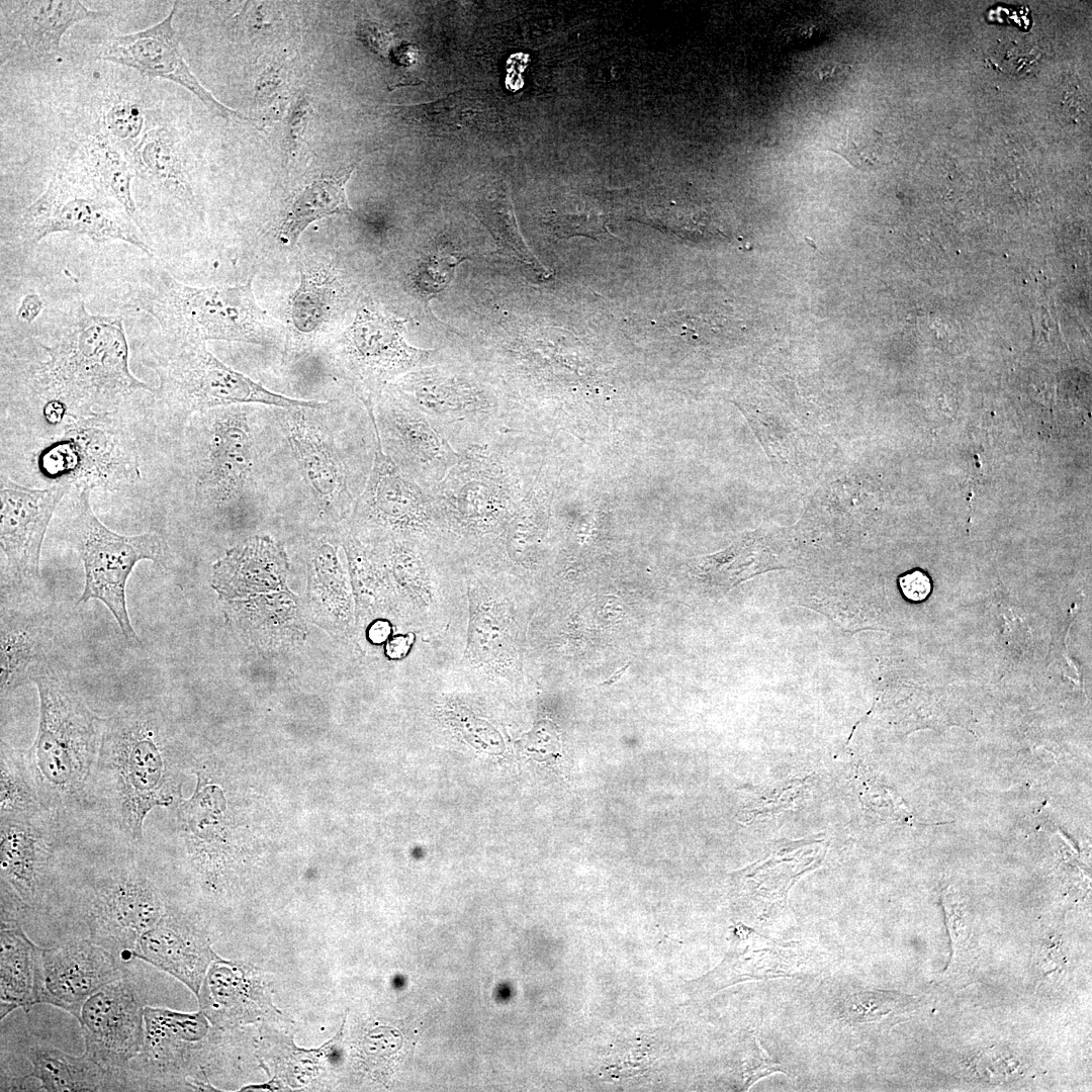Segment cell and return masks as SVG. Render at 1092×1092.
<instances>
[{"instance_id": "obj_1", "label": "cell", "mask_w": 1092, "mask_h": 1092, "mask_svg": "<svg viewBox=\"0 0 1092 1092\" xmlns=\"http://www.w3.org/2000/svg\"><path fill=\"white\" fill-rule=\"evenodd\" d=\"M43 349L47 359L30 365L26 375L53 422L113 414L133 393L154 391L129 369L122 317L92 314L83 300L72 307Z\"/></svg>"}, {"instance_id": "obj_2", "label": "cell", "mask_w": 1092, "mask_h": 1092, "mask_svg": "<svg viewBox=\"0 0 1092 1092\" xmlns=\"http://www.w3.org/2000/svg\"><path fill=\"white\" fill-rule=\"evenodd\" d=\"M179 793L159 713L129 706L103 719L90 803L128 843L143 840L148 813Z\"/></svg>"}, {"instance_id": "obj_3", "label": "cell", "mask_w": 1092, "mask_h": 1092, "mask_svg": "<svg viewBox=\"0 0 1092 1092\" xmlns=\"http://www.w3.org/2000/svg\"><path fill=\"white\" fill-rule=\"evenodd\" d=\"M33 684L39 720L25 756L43 807L61 817L90 804L103 719L92 712L59 665Z\"/></svg>"}, {"instance_id": "obj_4", "label": "cell", "mask_w": 1092, "mask_h": 1092, "mask_svg": "<svg viewBox=\"0 0 1092 1092\" xmlns=\"http://www.w3.org/2000/svg\"><path fill=\"white\" fill-rule=\"evenodd\" d=\"M128 305L150 314L176 343L208 340L278 346L281 326L259 306L252 280L230 286L194 287L157 264L146 266L128 294Z\"/></svg>"}, {"instance_id": "obj_5", "label": "cell", "mask_w": 1092, "mask_h": 1092, "mask_svg": "<svg viewBox=\"0 0 1092 1092\" xmlns=\"http://www.w3.org/2000/svg\"><path fill=\"white\" fill-rule=\"evenodd\" d=\"M66 906L87 937L124 962L173 907L159 867L131 851L95 862L71 888Z\"/></svg>"}, {"instance_id": "obj_6", "label": "cell", "mask_w": 1092, "mask_h": 1092, "mask_svg": "<svg viewBox=\"0 0 1092 1092\" xmlns=\"http://www.w3.org/2000/svg\"><path fill=\"white\" fill-rule=\"evenodd\" d=\"M90 489L80 490L70 520V540L84 567L85 583L80 603L98 600L110 611L121 634L132 645L141 643L126 607V583L142 560L162 563L166 543L155 532L124 536L108 529L90 506Z\"/></svg>"}, {"instance_id": "obj_7", "label": "cell", "mask_w": 1092, "mask_h": 1092, "mask_svg": "<svg viewBox=\"0 0 1092 1092\" xmlns=\"http://www.w3.org/2000/svg\"><path fill=\"white\" fill-rule=\"evenodd\" d=\"M19 237L28 247L56 233H71L96 243L121 241L153 256L149 238L86 173L77 178L64 170L52 176L46 190L23 211Z\"/></svg>"}, {"instance_id": "obj_8", "label": "cell", "mask_w": 1092, "mask_h": 1092, "mask_svg": "<svg viewBox=\"0 0 1092 1092\" xmlns=\"http://www.w3.org/2000/svg\"><path fill=\"white\" fill-rule=\"evenodd\" d=\"M157 369L158 396L177 416L240 403H261L285 410L320 408L323 402L295 399L273 392L229 367L205 342L179 343Z\"/></svg>"}, {"instance_id": "obj_9", "label": "cell", "mask_w": 1092, "mask_h": 1092, "mask_svg": "<svg viewBox=\"0 0 1092 1092\" xmlns=\"http://www.w3.org/2000/svg\"><path fill=\"white\" fill-rule=\"evenodd\" d=\"M47 475L80 490L119 489L140 476L133 444L113 414L72 421L39 456Z\"/></svg>"}, {"instance_id": "obj_10", "label": "cell", "mask_w": 1092, "mask_h": 1092, "mask_svg": "<svg viewBox=\"0 0 1092 1092\" xmlns=\"http://www.w3.org/2000/svg\"><path fill=\"white\" fill-rule=\"evenodd\" d=\"M47 809L0 816L1 888L19 898L33 916L48 915L59 890L58 819Z\"/></svg>"}, {"instance_id": "obj_11", "label": "cell", "mask_w": 1092, "mask_h": 1092, "mask_svg": "<svg viewBox=\"0 0 1092 1092\" xmlns=\"http://www.w3.org/2000/svg\"><path fill=\"white\" fill-rule=\"evenodd\" d=\"M70 487L60 481L47 488H29L1 478L0 547L5 556L6 585L27 588L39 580L43 538L57 506Z\"/></svg>"}, {"instance_id": "obj_12", "label": "cell", "mask_w": 1092, "mask_h": 1092, "mask_svg": "<svg viewBox=\"0 0 1092 1092\" xmlns=\"http://www.w3.org/2000/svg\"><path fill=\"white\" fill-rule=\"evenodd\" d=\"M128 972L122 959L89 937L39 946L36 1004L56 1006L79 1020L89 997Z\"/></svg>"}, {"instance_id": "obj_13", "label": "cell", "mask_w": 1092, "mask_h": 1092, "mask_svg": "<svg viewBox=\"0 0 1092 1092\" xmlns=\"http://www.w3.org/2000/svg\"><path fill=\"white\" fill-rule=\"evenodd\" d=\"M145 1000L130 971L84 1003L79 1023L85 1050L127 1083V1068L145 1037Z\"/></svg>"}, {"instance_id": "obj_14", "label": "cell", "mask_w": 1092, "mask_h": 1092, "mask_svg": "<svg viewBox=\"0 0 1092 1092\" xmlns=\"http://www.w3.org/2000/svg\"><path fill=\"white\" fill-rule=\"evenodd\" d=\"M203 1012L180 1013L145 1007V1037L127 1068L128 1091H164L174 1087L189 1059L191 1044L207 1033Z\"/></svg>"}, {"instance_id": "obj_15", "label": "cell", "mask_w": 1092, "mask_h": 1092, "mask_svg": "<svg viewBox=\"0 0 1092 1092\" xmlns=\"http://www.w3.org/2000/svg\"><path fill=\"white\" fill-rule=\"evenodd\" d=\"M176 9L175 4L162 21L147 29L111 38L101 51L100 58L133 68L144 76L167 79L183 86L216 116L247 120L240 112L219 102L192 73L172 24Z\"/></svg>"}, {"instance_id": "obj_16", "label": "cell", "mask_w": 1092, "mask_h": 1092, "mask_svg": "<svg viewBox=\"0 0 1092 1092\" xmlns=\"http://www.w3.org/2000/svg\"><path fill=\"white\" fill-rule=\"evenodd\" d=\"M404 323L363 309L346 333L345 364L370 388H378L427 357V351L414 348L404 341Z\"/></svg>"}, {"instance_id": "obj_17", "label": "cell", "mask_w": 1092, "mask_h": 1092, "mask_svg": "<svg viewBox=\"0 0 1092 1092\" xmlns=\"http://www.w3.org/2000/svg\"><path fill=\"white\" fill-rule=\"evenodd\" d=\"M253 467V440L245 413L223 410L208 429L206 452L199 464L196 495L223 505L243 490Z\"/></svg>"}, {"instance_id": "obj_18", "label": "cell", "mask_w": 1092, "mask_h": 1092, "mask_svg": "<svg viewBox=\"0 0 1092 1092\" xmlns=\"http://www.w3.org/2000/svg\"><path fill=\"white\" fill-rule=\"evenodd\" d=\"M132 958L177 978L198 996L207 968L217 957L205 932L172 907L141 936Z\"/></svg>"}, {"instance_id": "obj_19", "label": "cell", "mask_w": 1092, "mask_h": 1092, "mask_svg": "<svg viewBox=\"0 0 1092 1092\" xmlns=\"http://www.w3.org/2000/svg\"><path fill=\"white\" fill-rule=\"evenodd\" d=\"M372 470L357 504V511L380 525L414 529L425 525L431 507L412 476L383 452L377 432Z\"/></svg>"}, {"instance_id": "obj_20", "label": "cell", "mask_w": 1092, "mask_h": 1092, "mask_svg": "<svg viewBox=\"0 0 1092 1092\" xmlns=\"http://www.w3.org/2000/svg\"><path fill=\"white\" fill-rule=\"evenodd\" d=\"M0 630L2 697L58 665L53 632L43 617L2 606Z\"/></svg>"}, {"instance_id": "obj_21", "label": "cell", "mask_w": 1092, "mask_h": 1092, "mask_svg": "<svg viewBox=\"0 0 1092 1092\" xmlns=\"http://www.w3.org/2000/svg\"><path fill=\"white\" fill-rule=\"evenodd\" d=\"M31 1070L23 1077L1 1081L2 1091L25 1090L28 1078L40 1082L39 1088L49 1092L64 1091H127L125 1079L101 1064L84 1050L73 1056L56 1048L34 1044L24 1053Z\"/></svg>"}, {"instance_id": "obj_22", "label": "cell", "mask_w": 1092, "mask_h": 1092, "mask_svg": "<svg viewBox=\"0 0 1092 1092\" xmlns=\"http://www.w3.org/2000/svg\"><path fill=\"white\" fill-rule=\"evenodd\" d=\"M304 410H287L282 425L315 502L335 507L347 502L344 469L329 437Z\"/></svg>"}, {"instance_id": "obj_23", "label": "cell", "mask_w": 1092, "mask_h": 1092, "mask_svg": "<svg viewBox=\"0 0 1092 1092\" xmlns=\"http://www.w3.org/2000/svg\"><path fill=\"white\" fill-rule=\"evenodd\" d=\"M5 13V23L32 56L46 58L60 50L63 35L78 22L108 16L78 0L16 1Z\"/></svg>"}, {"instance_id": "obj_24", "label": "cell", "mask_w": 1092, "mask_h": 1092, "mask_svg": "<svg viewBox=\"0 0 1092 1092\" xmlns=\"http://www.w3.org/2000/svg\"><path fill=\"white\" fill-rule=\"evenodd\" d=\"M287 568L282 548L267 537H253L231 549L212 567L213 587L225 598L247 589L274 587Z\"/></svg>"}, {"instance_id": "obj_25", "label": "cell", "mask_w": 1092, "mask_h": 1092, "mask_svg": "<svg viewBox=\"0 0 1092 1092\" xmlns=\"http://www.w3.org/2000/svg\"><path fill=\"white\" fill-rule=\"evenodd\" d=\"M379 419L389 447L417 471L440 476L457 463L458 454L427 418L392 412Z\"/></svg>"}, {"instance_id": "obj_26", "label": "cell", "mask_w": 1092, "mask_h": 1092, "mask_svg": "<svg viewBox=\"0 0 1092 1092\" xmlns=\"http://www.w3.org/2000/svg\"><path fill=\"white\" fill-rule=\"evenodd\" d=\"M20 923L0 929V1019L15 1009L36 1004V945Z\"/></svg>"}, {"instance_id": "obj_27", "label": "cell", "mask_w": 1092, "mask_h": 1092, "mask_svg": "<svg viewBox=\"0 0 1092 1092\" xmlns=\"http://www.w3.org/2000/svg\"><path fill=\"white\" fill-rule=\"evenodd\" d=\"M130 162L135 175L158 190L182 202L194 203L195 196L179 147L166 127L148 129L132 149Z\"/></svg>"}, {"instance_id": "obj_28", "label": "cell", "mask_w": 1092, "mask_h": 1092, "mask_svg": "<svg viewBox=\"0 0 1092 1092\" xmlns=\"http://www.w3.org/2000/svg\"><path fill=\"white\" fill-rule=\"evenodd\" d=\"M355 168L356 164L341 176L322 177L299 189L279 229L281 239L293 245L313 221L333 214L352 213L346 185Z\"/></svg>"}, {"instance_id": "obj_29", "label": "cell", "mask_w": 1092, "mask_h": 1092, "mask_svg": "<svg viewBox=\"0 0 1092 1092\" xmlns=\"http://www.w3.org/2000/svg\"><path fill=\"white\" fill-rule=\"evenodd\" d=\"M104 133L87 138L81 150L84 168L96 185L146 232L131 192L135 172L130 159Z\"/></svg>"}, {"instance_id": "obj_30", "label": "cell", "mask_w": 1092, "mask_h": 1092, "mask_svg": "<svg viewBox=\"0 0 1092 1092\" xmlns=\"http://www.w3.org/2000/svg\"><path fill=\"white\" fill-rule=\"evenodd\" d=\"M472 210L489 230L502 253L526 263L542 276L548 274L530 252L520 234L510 194L504 183H493L474 201Z\"/></svg>"}, {"instance_id": "obj_31", "label": "cell", "mask_w": 1092, "mask_h": 1092, "mask_svg": "<svg viewBox=\"0 0 1092 1092\" xmlns=\"http://www.w3.org/2000/svg\"><path fill=\"white\" fill-rule=\"evenodd\" d=\"M732 943L720 968L713 973L719 980V988L747 979H761L788 973L791 958L789 949L755 933L754 951L743 947L739 938Z\"/></svg>"}, {"instance_id": "obj_32", "label": "cell", "mask_w": 1092, "mask_h": 1092, "mask_svg": "<svg viewBox=\"0 0 1092 1092\" xmlns=\"http://www.w3.org/2000/svg\"><path fill=\"white\" fill-rule=\"evenodd\" d=\"M44 809L25 753L1 739L0 816L30 815Z\"/></svg>"}, {"instance_id": "obj_33", "label": "cell", "mask_w": 1092, "mask_h": 1092, "mask_svg": "<svg viewBox=\"0 0 1092 1092\" xmlns=\"http://www.w3.org/2000/svg\"><path fill=\"white\" fill-rule=\"evenodd\" d=\"M474 101L466 92L457 91L435 102L397 107L408 122L440 135L468 127L479 112Z\"/></svg>"}, {"instance_id": "obj_34", "label": "cell", "mask_w": 1092, "mask_h": 1092, "mask_svg": "<svg viewBox=\"0 0 1092 1092\" xmlns=\"http://www.w3.org/2000/svg\"><path fill=\"white\" fill-rule=\"evenodd\" d=\"M335 290L330 279L312 277L301 272L299 286L289 307L293 328L302 336H310L328 318Z\"/></svg>"}, {"instance_id": "obj_35", "label": "cell", "mask_w": 1092, "mask_h": 1092, "mask_svg": "<svg viewBox=\"0 0 1092 1092\" xmlns=\"http://www.w3.org/2000/svg\"><path fill=\"white\" fill-rule=\"evenodd\" d=\"M448 498L464 520L483 521L502 514L500 487L489 480L479 478L464 481Z\"/></svg>"}, {"instance_id": "obj_36", "label": "cell", "mask_w": 1092, "mask_h": 1092, "mask_svg": "<svg viewBox=\"0 0 1092 1092\" xmlns=\"http://www.w3.org/2000/svg\"><path fill=\"white\" fill-rule=\"evenodd\" d=\"M104 134L121 149L134 148L141 140L145 114L143 107L126 98L109 101L101 117Z\"/></svg>"}, {"instance_id": "obj_37", "label": "cell", "mask_w": 1092, "mask_h": 1092, "mask_svg": "<svg viewBox=\"0 0 1092 1092\" xmlns=\"http://www.w3.org/2000/svg\"><path fill=\"white\" fill-rule=\"evenodd\" d=\"M550 225L559 239H567L575 236H586L598 239L602 234L609 232L602 215L592 208L586 211L567 212L552 215Z\"/></svg>"}, {"instance_id": "obj_38", "label": "cell", "mask_w": 1092, "mask_h": 1092, "mask_svg": "<svg viewBox=\"0 0 1092 1092\" xmlns=\"http://www.w3.org/2000/svg\"><path fill=\"white\" fill-rule=\"evenodd\" d=\"M454 253H440L431 256L419 268L417 283L425 294L434 295L443 290L451 281L455 267L464 259Z\"/></svg>"}, {"instance_id": "obj_39", "label": "cell", "mask_w": 1092, "mask_h": 1092, "mask_svg": "<svg viewBox=\"0 0 1092 1092\" xmlns=\"http://www.w3.org/2000/svg\"><path fill=\"white\" fill-rule=\"evenodd\" d=\"M977 1074L991 1084H1002L1021 1072V1063L1008 1052L990 1050L975 1061Z\"/></svg>"}, {"instance_id": "obj_40", "label": "cell", "mask_w": 1092, "mask_h": 1092, "mask_svg": "<svg viewBox=\"0 0 1092 1092\" xmlns=\"http://www.w3.org/2000/svg\"><path fill=\"white\" fill-rule=\"evenodd\" d=\"M877 145L872 135L866 133H848L837 142L831 151L843 157L851 165L858 168L874 166L878 161L876 152Z\"/></svg>"}, {"instance_id": "obj_41", "label": "cell", "mask_w": 1092, "mask_h": 1092, "mask_svg": "<svg viewBox=\"0 0 1092 1092\" xmlns=\"http://www.w3.org/2000/svg\"><path fill=\"white\" fill-rule=\"evenodd\" d=\"M744 1064L747 1086L761 1077L781 1071L780 1065L775 1063L755 1040H751Z\"/></svg>"}, {"instance_id": "obj_42", "label": "cell", "mask_w": 1092, "mask_h": 1092, "mask_svg": "<svg viewBox=\"0 0 1092 1092\" xmlns=\"http://www.w3.org/2000/svg\"><path fill=\"white\" fill-rule=\"evenodd\" d=\"M898 581L902 594L911 602L926 600L932 590L930 577L919 569L906 572Z\"/></svg>"}, {"instance_id": "obj_43", "label": "cell", "mask_w": 1092, "mask_h": 1092, "mask_svg": "<svg viewBox=\"0 0 1092 1092\" xmlns=\"http://www.w3.org/2000/svg\"><path fill=\"white\" fill-rule=\"evenodd\" d=\"M43 307V301L38 294H27L21 300L17 309V316L20 321L30 324L39 315Z\"/></svg>"}, {"instance_id": "obj_44", "label": "cell", "mask_w": 1092, "mask_h": 1092, "mask_svg": "<svg viewBox=\"0 0 1092 1092\" xmlns=\"http://www.w3.org/2000/svg\"><path fill=\"white\" fill-rule=\"evenodd\" d=\"M847 72L845 64L826 63L816 70L815 74L818 80L825 82H837L841 81Z\"/></svg>"}, {"instance_id": "obj_45", "label": "cell", "mask_w": 1092, "mask_h": 1092, "mask_svg": "<svg viewBox=\"0 0 1092 1092\" xmlns=\"http://www.w3.org/2000/svg\"><path fill=\"white\" fill-rule=\"evenodd\" d=\"M412 642L413 636L411 634L405 636H396L387 643L386 654L390 658H399L406 654L410 646L412 645Z\"/></svg>"}, {"instance_id": "obj_46", "label": "cell", "mask_w": 1092, "mask_h": 1092, "mask_svg": "<svg viewBox=\"0 0 1092 1092\" xmlns=\"http://www.w3.org/2000/svg\"><path fill=\"white\" fill-rule=\"evenodd\" d=\"M390 633V626L386 621H377L369 629L368 636L374 643H381Z\"/></svg>"}, {"instance_id": "obj_47", "label": "cell", "mask_w": 1092, "mask_h": 1092, "mask_svg": "<svg viewBox=\"0 0 1092 1092\" xmlns=\"http://www.w3.org/2000/svg\"><path fill=\"white\" fill-rule=\"evenodd\" d=\"M629 664H630V662H628V663H627V664H626V665H625L624 667H622V668H621V669H619V670H618L617 672H615V673H614V674H613L612 676H610V677H609V678H608V679H607L606 681H604L603 684H601V686H611V685L615 684L616 681H618V680L620 679V677L622 676V674H623V673L625 672V670L627 669V667L629 666Z\"/></svg>"}]
</instances>
